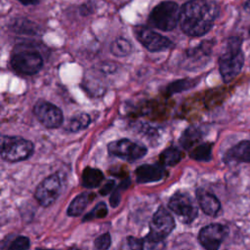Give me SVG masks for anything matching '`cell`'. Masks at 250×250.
I'll use <instances>...</instances> for the list:
<instances>
[{"label": "cell", "mask_w": 250, "mask_h": 250, "mask_svg": "<svg viewBox=\"0 0 250 250\" xmlns=\"http://www.w3.org/2000/svg\"><path fill=\"white\" fill-rule=\"evenodd\" d=\"M104 175L101 170L87 167L82 174V185L87 188H94L101 185Z\"/></svg>", "instance_id": "19"}, {"label": "cell", "mask_w": 250, "mask_h": 250, "mask_svg": "<svg viewBox=\"0 0 250 250\" xmlns=\"http://www.w3.org/2000/svg\"><path fill=\"white\" fill-rule=\"evenodd\" d=\"M107 214V207L104 202H100L98 203L94 209L92 211H90L87 215H85L83 221H90L96 218L102 219L104 217H105Z\"/></svg>", "instance_id": "27"}, {"label": "cell", "mask_w": 250, "mask_h": 250, "mask_svg": "<svg viewBox=\"0 0 250 250\" xmlns=\"http://www.w3.org/2000/svg\"><path fill=\"white\" fill-rule=\"evenodd\" d=\"M219 70L225 83L233 80L241 71L244 64L242 38L231 36L228 39L224 51L219 57Z\"/></svg>", "instance_id": "2"}, {"label": "cell", "mask_w": 250, "mask_h": 250, "mask_svg": "<svg viewBox=\"0 0 250 250\" xmlns=\"http://www.w3.org/2000/svg\"><path fill=\"white\" fill-rule=\"evenodd\" d=\"M180 9L174 1H163L156 5L148 16V23L160 30L170 31L179 22Z\"/></svg>", "instance_id": "4"}, {"label": "cell", "mask_w": 250, "mask_h": 250, "mask_svg": "<svg viewBox=\"0 0 250 250\" xmlns=\"http://www.w3.org/2000/svg\"><path fill=\"white\" fill-rule=\"evenodd\" d=\"M33 149V144L23 138L3 136L1 139V157L6 161L24 160L32 154Z\"/></svg>", "instance_id": "5"}, {"label": "cell", "mask_w": 250, "mask_h": 250, "mask_svg": "<svg viewBox=\"0 0 250 250\" xmlns=\"http://www.w3.org/2000/svg\"><path fill=\"white\" fill-rule=\"evenodd\" d=\"M95 198L94 193H81L77 195L69 204L67 208V215L71 217H77L80 214L83 213L85 208L87 207V204Z\"/></svg>", "instance_id": "17"}, {"label": "cell", "mask_w": 250, "mask_h": 250, "mask_svg": "<svg viewBox=\"0 0 250 250\" xmlns=\"http://www.w3.org/2000/svg\"><path fill=\"white\" fill-rule=\"evenodd\" d=\"M90 122H91V118L87 113H78L69 119L66 125V130L70 132H77L80 130H84L89 126Z\"/></svg>", "instance_id": "22"}, {"label": "cell", "mask_w": 250, "mask_h": 250, "mask_svg": "<svg viewBox=\"0 0 250 250\" xmlns=\"http://www.w3.org/2000/svg\"><path fill=\"white\" fill-rule=\"evenodd\" d=\"M110 242H111L110 234L108 232H105L96 238L94 245L97 250H107L108 247L110 246Z\"/></svg>", "instance_id": "28"}, {"label": "cell", "mask_w": 250, "mask_h": 250, "mask_svg": "<svg viewBox=\"0 0 250 250\" xmlns=\"http://www.w3.org/2000/svg\"><path fill=\"white\" fill-rule=\"evenodd\" d=\"M212 146L211 143H203L197 145L190 151L189 155L192 159L197 161H209L212 158Z\"/></svg>", "instance_id": "23"}, {"label": "cell", "mask_w": 250, "mask_h": 250, "mask_svg": "<svg viewBox=\"0 0 250 250\" xmlns=\"http://www.w3.org/2000/svg\"><path fill=\"white\" fill-rule=\"evenodd\" d=\"M249 34H250V27H249Z\"/></svg>", "instance_id": "34"}, {"label": "cell", "mask_w": 250, "mask_h": 250, "mask_svg": "<svg viewBox=\"0 0 250 250\" xmlns=\"http://www.w3.org/2000/svg\"><path fill=\"white\" fill-rule=\"evenodd\" d=\"M62 191V182L57 174H53L43 180L35 190V198L44 207L53 204Z\"/></svg>", "instance_id": "9"}, {"label": "cell", "mask_w": 250, "mask_h": 250, "mask_svg": "<svg viewBox=\"0 0 250 250\" xmlns=\"http://www.w3.org/2000/svg\"><path fill=\"white\" fill-rule=\"evenodd\" d=\"M120 250H144V242L140 238L127 236L123 239Z\"/></svg>", "instance_id": "26"}, {"label": "cell", "mask_w": 250, "mask_h": 250, "mask_svg": "<svg viewBox=\"0 0 250 250\" xmlns=\"http://www.w3.org/2000/svg\"><path fill=\"white\" fill-rule=\"evenodd\" d=\"M30 246L29 239L25 236H17L7 244H3L2 250H27Z\"/></svg>", "instance_id": "25"}, {"label": "cell", "mask_w": 250, "mask_h": 250, "mask_svg": "<svg viewBox=\"0 0 250 250\" xmlns=\"http://www.w3.org/2000/svg\"><path fill=\"white\" fill-rule=\"evenodd\" d=\"M244 9L245 10H250V0H247L244 4Z\"/></svg>", "instance_id": "32"}, {"label": "cell", "mask_w": 250, "mask_h": 250, "mask_svg": "<svg viewBox=\"0 0 250 250\" xmlns=\"http://www.w3.org/2000/svg\"><path fill=\"white\" fill-rule=\"evenodd\" d=\"M107 150L111 155L127 161H135L146 153V147L128 139L116 140L107 145Z\"/></svg>", "instance_id": "7"}, {"label": "cell", "mask_w": 250, "mask_h": 250, "mask_svg": "<svg viewBox=\"0 0 250 250\" xmlns=\"http://www.w3.org/2000/svg\"><path fill=\"white\" fill-rule=\"evenodd\" d=\"M11 65L19 73L32 75L38 72L43 65V58L40 53L30 46L18 45L11 56Z\"/></svg>", "instance_id": "3"}, {"label": "cell", "mask_w": 250, "mask_h": 250, "mask_svg": "<svg viewBox=\"0 0 250 250\" xmlns=\"http://www.w3.org/2000/svg\"><path fill=\"white\" fill-rule=\"evenodd\" d=\"M182 152L175 146H170L159 155V162L162 166H174L182 159Z\"/></svg>", "instance_id": "20"}, {"label": "cell", "mask_w": 250, "mask_h": 250, "mask_svg": "<svg viewBox=\"0 0 250 250\" xmlns=\"http://www.w3.org/2000/svg\"><path fill=\"white\" fill-rule=\"evenodd\" d=\"M202 139V132L200 129L196 127H188L187 128L180 138L181 146L186 148L189 149L197 145Z\"/></svg>", "instance_id": "18"}, {"label": "cell", "mask_w": 250, "mask_h": 250, "mask_svg": "<svg viewBox=\"0 0 250 250\" xmlns=\"http://www.w3.org/2000/svg\"><path fill=\"white\" fill-rule=\"evenodd\" d=\"M135 175L138 183L145 184L162 180L166 171L161 164H144L136 169Z\"/></svg>", "instance_id": "14"}, {"label": "cell", "mask_w": 250, "mask_h": 250, "mask_svg": "<svg viewBox=\"0 0 250 250\" xmlns=\"http://www.w3.org/2000/svg\"><path fill=\"white\" fill-rule=\"evenodd\" d=\"M196 197L200 208L205 214L209 216H216L219 213L221 203L214 194L203 188H198L196 190Z\"/></svg>", "instance_id": "15"}, {"label": "cell", "mask_w": 250, "mask_h": 250, "mask_svg": "<svg viewBox=\"0 0 250 250\" xmlns=\"http://www.w3.org/2000/svg\"><path fill=\"white\" fill-rule=\"evenodd\" d=\"M196 83L197 82H196L195 79L178 80V81H175V82L169 84L166 90L169 94H174V93H178V92L185 91V90H188L189 88H192L193 86H195Z\"/></svg>", "instance_id": "24"}, {"label": "cell", "mask_w": 250, "mask_h": 250, "mask_svg": "<svg viewBox=\"0 0 250 250\" xmlns=\"http://www.w3.org/2000/svg\"><path fill=\"white\" fill-rule=\"evenodd\" d=\"M119 188H117L113 192H112V195L110 196V205L112 207H116L120 201V192H119Z\"/></svg>", "instance_id": "29"}, {"label": "cell", "mask_w": 250, "mask_h": 250, "mask_svg": "<svg viewBox=\"0 0 250 250\" xmlns=\"http://www.w3.org/2000/svg\"><path fill=\"white\" fill-rule=\"evenodd\" d=\"M36 250H53V249H41V248H37Z\"/></svg>", "instance_id": "33"}, {"label": "cell", "mask_w": 250, "mask_h": 250, "mask_svg": "<svg viewBox=\"0 0 250 250\" xmlns=\"http://www.w3.org/2000/svg\"><path fill=\"white\" fill-rule=\"evenodd\" d=\"M225 161L250 163V140L241 141L230 147L225 154Z\"/></svg>", "instance_id": "16"}, {"label": "cell", "mask_w": 250, "mask_h": 250, "mask_svg": "<svg viewBox=\"0 0 250 250\" xmlns=\"http://www.w3.org/2000/svg\"><path fill=\"white\" fill-rule=\"evenodd\" d=\"M23 5H34L38 2V0H18Z\"/></svg>", "instance_id": "31"}, {"label": "cell", "mask_w": 250, "mask_h": 250, "mask_svg": "<svg viewBox=\"0 0 250 250\" xmlns=\"http://www.w3.org/2000/svg\"><path fill=\"white\" fill-rule=\"evenodd\" d=\"M134 33L142 45L150 52L164 51L172 47V42L167 37L154 32L148 27L138 25L134 28Z\"/></svg>", "instance_id": "10"}, {"label": "cell", "mask_w": 250, "mask_h": 250, "mask_svg": "<svg viewBox=\"0 0 250 250\" xmlns=\"http://www.w3.org/2000/svg\"><path fill=\"white\" fill-rule=\"evenodd\" d=\"M33 112L40 123L47 128L60 127L63 121L62 110L57 105L46 101L38 102L34 105Z\"/></svg>", "instance_id": "12"}, {"label": "cell", "mask_w": 250, "mask_h": 250, "mask_svg": "<svg viewBox=\"0 0 250 250\" xmlns=\"http://www.w3.org/2000/svg\"><path fill=\"white\" fill-rule=\"evenodd\" d=\"M174 227L175 221L172 215L164 207H159L149 223V232L146 240L150 243L161 242L169 235Z\"/></svg>", "instance_id": "6"}, {"label": "cell", "mask_w": 250, "mask_h": 250, "mask_svg": "<svg viewBox=\"0 0 250 250\" xmlns=\"http://www.w3.org/2000/svg\"><path fill=\"white\" fill-rule=\"evenodd\" d=\"M213 46V41H203L196 47L187 50L182 62L183 67L187 69H195L205 65L210 59Z\"/></svg>", "instance_id": "11"}, {"label": "cell", "mask_w": 250, "mask_h": 250, "mask_svg": "<svg viewBox=\"0 0 250 250\" xmlns=\"http://www.w3.org/2000/svg\"><path fill=\"white\" fill-rule=\"evenodd\" d=\"M169 208L182 218L183 222L186 224L191 223L197 216V207L193 199L184 192L175 193L169 200Z\"/></svg>", "instance_id": "8"}, {"label": "cell", "mask_w": 250, "mask_h": 250, "mask_svg": "<svg viewBox=\"0 0 250 250\" xmlns=\"http://www.w3.org/2000/svg\"><path fill=\"white\" fill-rule=\"evenodd\" d=\"M219 15V7L208 0H189L180 9L181 29L189 36H201L213 26Z\"/></svg>", "instance_id": "1"}, {"label": "cell", "mask_w": 250, "mask_h": 250, "mask_svg": "<svg viewBox=\"0 0 250 250\" xmlns=\"http://www.w3.org/2000/svg\"><path fill=\"white\" fill-rule=\"evenodd\" d=\"M110 53L115 57H126L132 52V45L131 43L122 37L116 38L109 46Z\"/></svg>", "instance_id": "21"}, {"label": "cell", "mask_w": 250, "mask_h": 250, "mask_svg": "<svg viewBox=\"0 0 250 250\" xmlns=\"http://www.w3.org/2000/svg\"><path fill=\"white\" fill-rule=\"evenodd\" d=\"M228 233L227 227L221 224H211L199 231L198 240L205 250H218Z\"/></svg>", "instance_id": "13"}, {"label": "cell", "mask_w": 250, "mask_h": 250, "mask_svg": "<svg viewBox=\"0 0 250 250\" xmlns=\"http://www.w3.org/2000/svg\"><path fill=\"white\" fill-rule=\"evenodd\" d=\"M114 188V181H108L101 189H100V193L102 195H106L108 194Z\"/></svg>", "instance_id": "30"}]
</instances>
